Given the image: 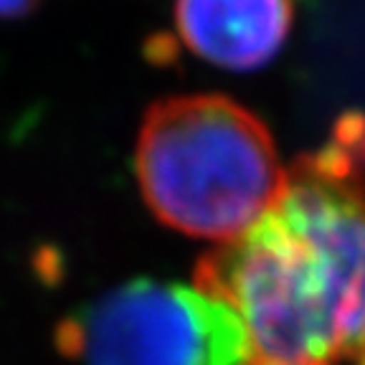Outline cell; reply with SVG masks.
Returning <instances> with one entry per match:
<instances>
[{
    "label": "cell",
    "instance_id": "cell-1",
    "mask_svg": "<svg viewBox=\"0 0 365 365\" xmlns=\"http://www.w3.org/2000/svg\"><path fill=\"white\" fill-rule=\"evenodd\" d=\"M195 282L236 309L257 363L365 358V114L297 158L267 211L200 259Z\"/></svg>",
    "mask_w": 365,
    "mask_h": 365
},
{
    "label": "cell",
    "instance_id": "cell-2",
    "mask_svg": "<svg viewBox=\"0 0 365 365\" xmlns=\"http://www.w3.org/2000/svg\"><path fill=\"white\" fill-rule=\"evenodd\" d=\"M135 173L158 221L226 244L272 205L287 168L254 112L223 94H180L145 112Z\"/></svg>",
    "mask_w": 365,
    "mask_h": 365
},
{
    "label": "cell",
    "instance_id": "cell-3",
    "mask_svg": "<svg viewBox=\"0 0 365 365\" xmlns=\"http://www.w3.org/2000/svg\"><path fill=\"white\" fill-rule=\"evenodd\" d=\"M56 345L79 365H257L236 309L198 282H125L61 319Z\"/></svg>",
    "mask_w": 365,
    "mask_h": 365
},
{
    "label": "cell",
    "instance_id": "cell-4",
    "mask_svg": "<svg viewBox=\"0 0 365 365\" xmlns=\"http://www.w3.org/2000/svg\"><path fill=\"white\" fill-rule=\"evenodd\" d=\"M294 21L292 0H175L178 36L198 58L231 71L272 61Z\"/></svg>",
    "mask_w": 365,
    "mask_h": 365
},
{
    "label": "cell",
    "instance_id": "cell-5",
    "mask_svg": "<svg viewBox=\"0 0 365 365\" xmlns=\"http://www.w3.org/2000/svg\"><path fill=\"white\" fill-rule=\"evenodd\" d=\"M38 0H0V18H18L29 13Z\"/></svg>",
    "mask_w": 365,
    "mask_h": 365
},
{
    "label": "cell",
    "instance_id": "cell-6",
    "mask_svg": "<svg viewBox=\"0 0 365 365\" xmlns=\"http://www.w3.org/2000/svg\"><path fill=\"white\" fill-rule=\"evenodd\" d=\"M257 365H289V363H257Z\"/></svg>",
    "mask_w": 365,
    "mask_h": 365
}]
</instances>
